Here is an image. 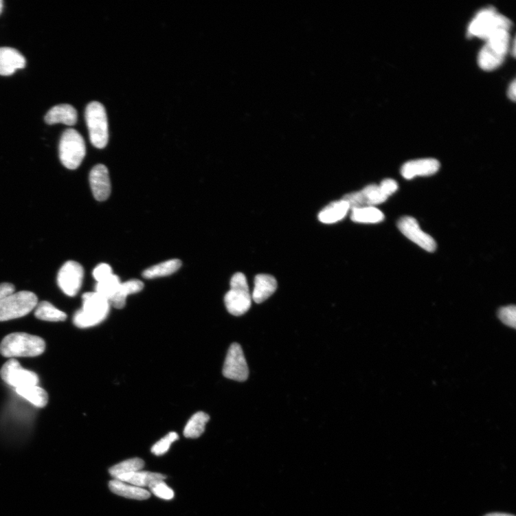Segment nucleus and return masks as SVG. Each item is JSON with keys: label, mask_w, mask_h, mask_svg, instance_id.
<instances>
[{"label": "nucleus", "mask_w": 516, "mask_h": 516, "mask_svg": "<svg viewBox=\"0 0 516 516\" xmlns=\"http://www.w3.org/2000/svg\"><path fill=\"white\" fill-rule=\"evenodd\" d=\"M45 350V342L42 338L22 332L8 335L0 344V354L10 359L35 357Z\"/></svg>", "instance_id": "obj_1"}, {"label": "nucleus", "mask_w": 516, "mask_h": 516, "mask_svg": "<svg viewBox=\"0 0 516 516\" xmlns=\"http://www.w3.org/2000/svg\"><path fill=\"white\" fill-rule=\"evenodd\" d=\"M82 298V308L75 313L74 318V323L77 327H93L106 319L111 307L108 299L96 292L86 293Z\"/></svg>", "instance_id": "obj_2"}, {"label": "nucleus", "mask_w": 516, "mask_h": 516, "mask_svg": "<svg viewBox=\"0 0 516 516\" xmlns=\"http://www.w3.org/2000/svg\"><path fill=\"white\" fill-rule=\"evenodd\" d=\"M511 44L509 31H497L482 47L478 57L480 68L486 71L497 69L504 63Z\"/></svg>", "instance_id": "obj_3"}, {"label": "nucleus", "mask_w": 516, "mask_h": 516, "mask_svg": "<svg viewBox=\"0 0 516 516\" xmlns=\"http://www.w3.org/2000/svg\"><path fill=\"white\" fill-rule=\"evenodd\" d=\"M512 23L503 14L493 9L480 11L470 23L468 33L471 37L487 41L497 31H510Z\"/></svg>", "instance_id": "obj_4"}, {"label": "nucleus", "mask_w": 516, "mask_h": 516, "mask_svg": "<svg viewBox=\"0 0 516 516\" xmlns=\"http://www.w3.org/2000/svg\"><path fill=\"white\" fill-rule=\"evenodd\" d=\"M87 154L85 139L74 129L65 130L59 144L60 159L66 168L74 170L81 164Z\"/></svg>", "instance_id": "obj_5"}, {"label": "nucleus", "mask_w": 516, "mask_h": 516, "mask_svg": "<svg viewBox=\"0 0 516 516\" xmlns=\"http://www.w3.org/2000/svg\"><path fill=\"white\" fill-rule=\"evenodd\" d=\"M38 304L37 295L30 291L13 293L0 302V322L23 317Z\"/></svg>", "instance_id": "obj_6"}, {"label": "nucleus", "mask_w": 516, "mask_h": 516, "mask_svg": "<svg viewBox=\"0 0 516 516\" xmlns=\"http://www.w3.org/2000/svg\"><path fill=\"white\" fill-rule=\"evenodd\" d=\"M225 304L228 312L236 316L245 314L251 309L252 296L243 273H238L232 276L230 290L225 296Z\"/></svg>", "instance_id": "obj_7"}, {"label": "nucleus", "mask_w": 516, "mask_h": 516, "mask_svg": "<svg viewBox=\"0 0 516 516\" xmlns=\"http://www.w3.org/2000/svg\"><path fill=\"white\" fill-rule=\"evenodd\" d=\"M86 120L91 144L104 148L109 142V126L105 107L99 102L90 103L86 110Z\"/></svg>", "instance_id": "obj_8"}, {"label": "nucleus", "mask_w": 516, "mask_h": 516, "mask_svg": "<svg viewBox=\"0 0 516 516\" xmlns=\"http://www.w3.org/2000/svg\"><path fill=\"white\" fill-rule=\"evenodd\" d=\"M0 376L8 385L15 389L38 385V376L33 372L25 370L15 359L8 360L0 370Z\"/></svg>", "instance_id": "obj_9"}, {"label": "nucleus", "mask_w": 516, "mask_h": 516, "mask_svg": "<svg viewBox=\"0 0 516 516\" xmlns=\"http://www.w3.org/2000/svg\"><path fill=\"white\" fill-rule=\"evenodd\" d=\"M85 270L78 262L69 260L63 264L58 274V284L63 292L71 297L81 289Z\"/></svg>", "instance_id": "obj_10"}, {"label": "nucleus", "mask_w": 516, "mask_h": 516, "mask_svg": "<svg viewBox=\"0 0 516 516\" xmlns=\"http://www.w3.org/2000/svg\"><path fill=\"white\" fill-rule=\"evenodd\" d=\"M223 375L229 379L245 381L249 377L248 366L243 348L239 344H232L224 363Z\"/></svg>", "instance_id": "obj_11"}, {"label": "nucleus", "mask_w": 516, "mask_h": 516, "mask_svg": "<svg viewBox=\"0 0 516 516\" xmlns=\"http://www.w3.org/2000/svg\"><path fill=\"white\" fill-rule=\"evenodd\" d=\"M397 227L405 237L426 251L432 253L436 251V240L422 230L419 223L414 218L405 216L398 221Z\"/></svg>", "instance_id": "obj_12"}, {"label": "nucleus", "mask_w": 516, "mask_h": 516, "mask_svg": "<svg viewBox=\"0 0 516 516\" xmlns=\"http://www.w3.org/2000/svg\"><path fill=\"white\" fill-rule=\"evenodd\" d=\"M89 181L96 201H106L111 192L109 172L106 166L103 164L95 166L90 172Z\"/></svg>", "instance_id": "obj_13"}, {"label": "nucleus", "mask_w": 516, "mask_h": 516, "mask_svg": "<svg viewBox=\"0 0 516 516\" xmlns=\"http://www.w3.org/2000/svg\"><path fill=\"white\" fill-rule=\"evenodd\" d=\"M440 168V162L435 159H422L406 162L401 169L403 177L411 179L417 176H431L436 174Z\"/></svg>", "instance_id": "obj_14"}, {"label": "nucleus", "mask_w": 516, "mask_h": 516, "mask_svg": "<svg viewBox=\"0 0 516 516\" xmlns=\"http://www.w3.org/2000/svg\"><path fill=\"white\" fill-rule=\"evenodd\" d=\"M25 57L16 49L0 47V76H11L16 70L25 67Z\"/></svg>", "instance_id": "obj_15"}, {"label": "nucleus", "mask_w": 516, "mask_h": 516, "mask_svg": "<svg viewBox=\"0 0 516 516\" xmlns=\"http://www.w3.org/2000/svg\"><path fill=\"white\" fill-rule=\"evenodd\" d=\"M78 113L75 108L69 104H60L49 110L45 117V122L49 125L62 123L68 126L76 124Z\"/></svg>", "instance_id": "obj_16"}, {"label": "nucleus", "mask_w": 516, "mask_h": 516, "mask_svg": "<svg viewBox=\"0 0 516 516\" xmlns=\"http://www.w3.org/2000/svg\"><path fill=\"white\" fill-rule=\"evenodd\" d=\"M278 284L276 278L270 275L260 274L255 278V288L252 298L256 304H261L270 298L276 291Z\"/></svg>", "instance_id": "obj_17"}, {"label": "nucleus", "mask_w": 516, "mask_h": 516, "mask_svg": "<svg viewBox=\"0 0 516 516\" xmlns=\"http://www.w3.org/2000/svg\"><path fill=\"white\" fill-rule=\"evenodd\" d=\"M143 282L137 279L129 280L121 282L117 291L110 299V304L117 309H123L126 305V298L131 294L139 293L144 289Z\"/></svg>", "instance_id": "obj_18"}, {"label": "nucleus", "mask_w": 516, "mask_h": 516, "mask_svg": "<svg viewBox=\"0 0 516 516\" xmlns=\"http://www.w3.org/2000/svg\"><path fill=\"white\" fill-rule=\"evenodd\" d=\"M109 489L113 493L129 499L143 501L146 500L151 493L144 489L128 485L126 482L117 479L109 482Z\"/></svg>", "instance_id": "obj_19"}, {"label": "nucleus", "mask_w": 516, "mask_h": 516, "mask_svg": "<svg viewBox=\"0 0 516 516\" xmlns=\"http://www.w3.org/2000/svg\"><path fill=\"white\" fill-rule=\"evenodd\" d=\"M166 478V476L161 473L140 471L125 474L115 479L126 482L128 484L144 489V487H149L156 481L164 480Z\"/></svg>", "instance_id": "obj_20"}, {"label": "nucleus", "mask_w": 516, "mask_h": 516, "mask_svg": "<svg viewBox=\"0 0 516 516\" xmlns=\"http://www.w3.org/2000/svg\"><path fill=\"white\" fill-rule=\"evenodd\" d=\"M350 210L348 204L343 201L332 203L326 206L319 214V220L325 224L337 223L346 217Z\"/></svg>", "instance_id": "obj_21"}, {"label": "nucleus", "mask_w": 516, "mask_h": 516, "mask_svg": "<svg viewBox=\"0 0 516 516\" xmlns=\"http://www.w3.org/2000/svg\"><path fill=\"white\" fill-rule=\"evenodd\" d=\"M181 260L172 259L146 269L143 273V277L146 279H154L168 276L176 273L181 268Z\"/></svg>", "instance_id": "obj_22"}, {"label": "nucleus", "mask_w": 516, "mask_h": 516, "mask_svg": "<svg viewBox=\"0 0 516 516\" xmlns=\"http://www.w3.org/2000/svg\"><path fill=\"white\" fill-rule=\"evenodd\" d=\"M210 420L209 415L203 412L195 413L187 423L184 435L187 438H198L205 430L207 423Z\"/></svg>", "instance_id": "obj_23"}, {"label": "nucleus", "mask_w": 516, "mask_h": 516, "mask_svg": "<svg viewBox=\"0 0 516 516\" xmlns=\"http://www.w3.org/2000/svg\"><path fill=\"white\" fill-rule=\"evenodd\" d=\"M35 315L40 320L52 322H64L67 319L66 313L47 302H42L38 304Z\"/></svg>", "instance_id": "obj_24"}, {"label": "nucleus", "mask_w": 516, "mask_h": 516, "mask_svg": "<svg viewBox=\"0 0 516 516\" xmlns=\"http://www.w3.org/2000/svg\"><path fill=\"white\" fill-rule=\"evenodd\" d=\"M352 221L360 223H379L385 220V215L374 207L352 210Z\"/></svg>", "instance_id": "obj_25"}, {"label": "nucleus", "mask_w": 516, "mask_h": 516, "mask_svg": "<svg viewBox=\"0 0 516 516\" xmlns=\"http://www.w3.org/2000/svg\"><path fill=\"white\" fill-rule=\"evenodd\" d=\"M16 392L38 407L43 408L47 405L48 394L38 385L16 389Z\"/></svg>", "instance_id": "obj_26"}, {"label": "nucleus", "mask_w": 516, "mask_h": 516, "mask_svg": "<svg viewBox=\"0 0 516 516\" xmlns=\"http://www.w3.org/2000/svg\"><path fill=\"white\" fill-rule=\"evenodd\" d=\"M144 467V461L141 458H132L117 464H115L109 469V473L112 477H118L142 471Z\"/></svg>", "instance_id": "obj_27"}, {"label": "nucleus", "mask_w": 516, "mask_h": 516, "mask_svg": "<svg viewBox=\"0 0 516 516\" xmlns=\"http://www.w3.org/2000/svg\"><path fill=\"white\" fill-rule=\"evenodd\" d=\"M120 284L121 281L120 278L113 273L106 279L97 282L95 292L110 301V299L114 295Z\"/></svg>", "instance_id": "obj_28"}, {"label": "nucleus", "mask_w": 516, "mask_h": 516, "mask_svg": "<svg viewBox=\"0 0 516 516\" xmlns=\"http://www.w3.org/2000/svg\"><path fill=\"white\" fill-rule=\"evenodd\" d=\"M361 193L365 197L368 207H373L385 203L388 197L382 192L380 187L376 185H370L363 188Z\"/></svg>", "instance_id": "obj_29"}, {"label": "nucleus", "mask_w": 516, "mask_h": 516, "mask_svg": "<svg viewBox=\"0 0 516 516\" xmlns=\"http://www.w3.org/2000/svg\"><path fill=\"white\" fill-rule=\"evenodd\" d=\"M179 439V436L175 431H171L168 435L158 441L152 447V453L157 456H161L168 452L171 445Z\"/></svg>", "instance_id": "obj_30"}, {"label": "nucleus", "mask_w": 516, "mask_h": 516, "mask_svg": "<svg viewBox=\"0 0 516 516\" xmlns=\"http://www.w3.org/2000/svg\"><path fill=\"white\" fill-rule=\"evenodd\" d=\"M148 488L153 494L164 500L170 501L175 497L173 490L166 485L164 480L156 481Z\"/></svg>", "instance_id": "obj_31"}, {"label": "nucleus", "mask_w": 516, "mask_h": 516, "mask_svg": "<svg viewBox=\"0 0 516 516\" xmlns=\"http://www.w3.org/2000/svg\"><path fill=\"white\" fill-rule=\"evenodd\" d=\"M343 201H346L352 210L368 207L367 202H366L365 197L361 192L347 194L343 197Z\"/></svg>", "instance_id": "obj_32"}, {"label": "nucleus", "mask_w": 516, "mask_h": 516, "mask_svg": "<svg viewBox=\"0 0 516 516\" xmlns=\"http://www.w3.org/2000/svg\"><path fill=\"white\" fill-rule=\"evenodd\" d=\"M515 307L509 306L504 307L498 312V317L506 325L514 328L515 326Z\"/></svg>", "instance_id": "obj_33"}, {"label": "nucleus", "mask_w": 516, "mask_h": 516, "mask_svg": "<svg viewBox=\"0 0 516 516\" xmlns=\"http://www.w3.org/2000/svg\"><path fill=\"white\" fill-rule=\"evenodd\" d=\"M113 274L111 266L106 263H101L96 266L93 271V276L96 282L102 281Z\"/></svg>", "instance_id": "obj_34"}, {"label": "nucleus", "mask_w": 516, "mask_h": 516, "mask_svg": "<svg viewBox=\"0 0 516 516\" xmlns=\"http://www.w3.org/2000/svg\"><path fill=\"white\" fill-rule=\"evenodd\" d=\"M381 190L388 197L393 194L398 190L397 182L392 179H386L383 180L379 186Z\"/></svg>", "instance_id": "obj_35"}, {"label": "nucleus", "mask_w": 516, "mask_h": 516, "mask_svg": "<svg viewBox=\"0 0 516 516\" xmlns=\"http://www.w3.org/2000/svg\"><path fill=\"white\" fill-rule=\"evenodd\" d=\"M14 285L9 284V282H3V284H0V302L6 297L14 293Z\"/></svg>", "instance_id": "obj_36"}, {"label": "nucleus", "mask_w": 516, "mask_h": 516, "mask_svg": "<svg viewBox=\"0 0 516 516\" xmlns=\"http://www.w3.org/2000/svg\"><path fill=\"white\" fill-rule=\"evenodd\" d=\"M508 98L511 100V101L515 102V96H516L515 80H513L511 83L509 89L508 90Z\"/></svg>", "instance_id": "obj_37"}, {"label": "nucleus", "mask_w": 516, "mask_h": 516, "mask_svg": "<svg viewBox=\"0 0 516 516\" xmlns=\"http://www.w3.org/2000/svg\"><path fill=\"white\" fill-rule=\"evenodd\" d=\"M485 516H514L513 515L506 514V513H490Z\"/></svg>", "instance_id": "obj_38"}, {"label": "nucleus", "mask_w": 516, "mask_h": 516, "mask_svg": "<svg viewBox=\"0 0 516 516\" xmlns=\"http://www.w3.org/2000/svg\"><path fill=\"white\" fill-rule=\"evenodd\" d=\"M3 9V1L2 0H0V14L2 13Z\"/></svg>", "instance_id": "obj_39"}]
</instances>
